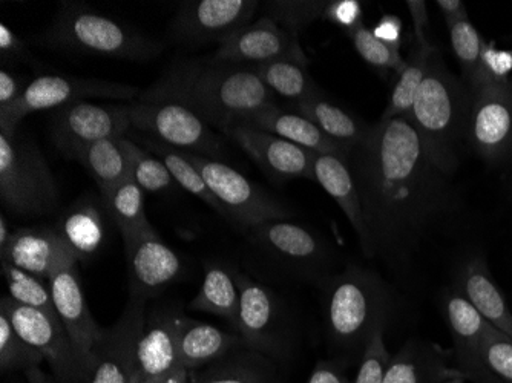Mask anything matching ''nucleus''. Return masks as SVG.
<instances>
[{
	"instance_id": "58836bf2",
	"label": "nucleus",
	"mask_w": 512,
	"mask_h": 383,
	"mask_svg": "<svg viewBox=\"0 0 512 383\" xmlns=\"http://www.w3.org/2000/svg\"><path fill=\"white\" fill-rule=\"evenodd\" d=\"M126 146L129 154V175L145 192L161 194L177 186L168 167L160 158L155 157L148 149L140 148L131 138L126 140Z\"/></svg>"
},
{
	"instance_id": "13d9d810",
	"label": "nucleus",
	"mask_w": 512,
	"mask_h": 383,
	"mask_svg": "<svg viewBox=\"0 0 512 383\" xmlns=\"http://www.w3.org/2000/svg\"><path fill=\"white\" fill-rule=\"evenodd\" d=\"M25 373H27L28 383H50V379L45 376V373L39 367L30 368Z\"/></svg>"
},
{
	"instance_id": "603ef678",
	"label": "nucleus",
	"mask_w": 512,
	"mask_h": 383,
	"mask_svg": "<svg viewBox=\"0 0 512 383\" xmlns=\"http://www.w3.org/2000/svg\"><path fill=\"white\" fill-rule=\"evenodd\" d=\"M373 34L381 42L393 46L396 50H401L402 45V20L394 14H385L379 20L378 25L373 28Z\"/></svg>"
},
{
	"instance_id": "7ed1b4c3",
	"label": "nucleus",
	"mask_w": 512,
	"mask_h": 383,
	"mask_svg": "<svg viewBox=\"0 0 512 383\" xmlns=\"http://www.w3.org/2000/svg\"><path fill=\"white\" fill-rule=\"evenodd\" d=\"M471 91L434 51L410 120L434 166L451 177L460 164L463 143L470 141Z\"/></svg>"
},
{
	"instance_id": "e433bc0d",
	"label": "nucleus",
	"mask_w": 512,
	"mask_h": 383,
	"mask_svg": "<svg viewBox=\"0 0 512 383\" xmlns=\"http://www.w3.org/2000/svg\"><path fill=\"white\" fill-rule=\"evenodd\" d=\"M0 269L7 281L10 298L17 304L25 307L36 308L46 315L56 316V305H54L53 292H51L50 279H43L40 276L31 275L25 270L17 269L8 262H0Z\"/></svg>"
},
{
	"instance_id": "c03bdc74",
	"label": "nucleus",
	"mask_w": 512,
	"mask_h": 383,
	"mask_svg": "<svg viewBox=\"0 0 512 383\" xmlns=\"http://www.w3.org/2000/svg\"><path fill=\"white\" fill-rule=\"evenodd\" d=\"M390 362L391 356L384 342V330H381L371 338L362 353L361 367L355 383H384Z\"/></svg>"
},
{
	"instance_id": "6e6d98bb",
	"label": "nucleus",
	"mask_w": 512,
	"mask_h": 383,
	"mask_svg": "<svg viewBox=\"0 0 512 383\" xmlns=\"http://www.w3.org/2000/svg\"><path fill=\"white\" fill-rule=\"evenodd\" d=\"M189 373H191V371L186 370V368L181 367V365H177L160 383H191Z\"/></svg>"
},
{
	"instance_id": "5701e85b",
	"label": "nucleus",
	"mask_w": 512,
	"mask_h": 383,
	"mask_svg": "<svg viewBox=\"0 0 512 383\" xmlns=\"http://www.w3.org/2000/svg\"><path fill=\"white\" fill-rule=\"evenodd\" d=\"M249 238L258 249L284 262L287 267L313 269L327 256L321 239L299 224L286 220L269 221L249 230Z\"/></svg>"
},
{
	"instance_id": "f257e3e1",
	"label": "nucleus",
	"mask_w": 512,
	"mask_h": 383,
	"mask_svg": "<svg viewBox=\"0 0 512 383\" xmlns=\"http://www.w3.org/2000/svg\"><path fill=\"white\" fill-rule=\"evenodd\" d=\"M347 163L364 210L373 258L402 262L450 204L447 175L434 166L410 117L368 126Z\"/></svg>"
},
{
	"instance_id": "5fc2aeb1",
	"label": "nucleus",
	"mask_w": 512,
	"mask_h": 383,
	"mask_svg": "<svg viewBox=\"0 0 512 383\" xmlns=\"http://www.w3.org/2000/svg\"><path fill=\"white\" fill-rule=\"evenodd\" d=\"M442 16L445 17V22L460 19V17L467 16V5L460 2V0H439L436 2Z\"/></svg>"
},
{
	"instance_id": "6ab92c4d",
	"label": "nucleus",
	"mask_w": 512,
	"mask_h": 383,
	"mask_svg": "<svg viewBox=\"0 0 512 383\" xmlns=\"http://www.w3.org/2000/svg\"><path fill=\"white\" fill-rule=\"evenodd\" d=\"M235 141L264 174L275 181L313 180V152L292 141L250 126H234L224 132Z\"/></svg>"
},
{
	"instance_id": "ea45409f",
	"label": "nucleus",
	"mask_w": 512,
	"mask_h": 383,
	"mask_svg": "<svg viewBox=\"0 0 512 383\" xmlns=\"http://www.w3.org/2000/svg\"><path fill=\"white\" fill-rule=\"evenodd\" d=\"M45 357L17 333L5 311L0 310V368L4 373L39 367Z\"/></svg>"
},
{
	"instance_id": "37998d69",
	"label": "nucleus",
	"mask_w": 512,
	"mask_h": 383,
	"mask_svg": "<svg viewBox=\"0 0 512 383\" xmlns=\"http://www.w3.org/2000/svg\"><path fill=\"white\" fill-rule=\"evenodd\" d=\"M482 351L488 368L503 383H512V339L490 325L483 334Z\"/></svg>"
},
{
	"instance_id": "aec40b11",
	"label": "nucleus",
	"mask_w": 512,
	"mask_h": 383,
	"mask_svg": "<svg viewBox=\"0 0 512 383\" xmlns=\"http://www.w3.org/2000/svg\"><path fill=\"white\" fill-rule=\"evenodd\" d=\"M445 315L453 338L454 367L473 383H503L486 365L482 339L490 322L486 321L468 299L451 293L445 301Z\"/></svg>"
},
{
	"instance_id": "a878e982",
	"label": "nucleus",
	"mask_w": 512,
	"mask_h": 383,
	"mask_svg": "<svg viewBox=\"0 0 512 383\" xmlns=\"http://www.w3.org/2000/svg\"><path fill=\"white\" fill-rule=\"evenodd\" d=\"M450 353L436 345L410 342L391 357L384 383H463L465 377L448 365Z\"/></svg>"
},
{
	"instance_id": "b1692460",
	"label": "nucleus",
	"mask_w": 512,
	"mask_h": 383,
	"mask_svg": "<svg viewBox=\"0 0 512 383\" xmlns=\"http://www.w3.org/2000/svg\"><path fill=\"white\" fill-rule=\"evenodd\" d=\"M312 172L313 180L336 201L352 224L364 255L373 258L364 210L347 160L338 155L313 154Z\"/></svg>"
},
{
	"instance_id": "a19ab883",
	"label": "nucleus",
	"mask_w": 512,
	"mask_h": 383,
	"mask_svg": "<svg viewBox=\"0 0 512 383\" xmlns=\"http://www.w3.org/2000/svg\"><path fill=\"white\" fill-rule=\"evenodd\" d=\"M327 5V0H276L266 2L264 8L267 17L298 37L299 31L306 30L313 22L324 17Z\"/></svg>"
},
{
	"instance_id": "c85d7f7f",
	"label": "nucleus",
	"mask_w": 512,
	"mask_h": 383,
	"mask_svg": "<svg viewBox=\"0 0 512 383\" xmlns=\"http://www.w3.org/2000/svg\"><path fill=\"white\" fill-rule=\"evenodd\" d=\"M462 296L497 330L512 339V313L485 264L473 261L460 276Z\"/></svg>"
},
{
	"instance_id": "4c0bfd02",
	"label": "nucleus",
	"mask_w": 512,
	"mask_h": 383,
	"mask_svg": "<svg viewBox=\"0 0 512 383\" xmlns=\"http://www.w3.org/2000/svg\"><path fill=\"white\" fill-rule=\"evenodd\" d=\"M450 31L451 46L462 68L463 80L470 91L479 86L482 80V54L483 39L476 30L470 17L463 16L460 19L447 22Z\"/></svg>"
},
{
	"instance_id": "2f4dec72",
	"label": "nucleus",
	"mask_w": 512,
	"mask_h": 383,
	"mask_svg": "<svg viewBox=\"0 0 512 383\" xmlns=\"http://www.w3.org/2000/svg\"><path fill=\"white\" fill-rule=\"evenodd\" d=\"M126 137L106 138L92 143L76 155L86 172L96 181L100 195L106 194L129 177V154Z\"/></svg>"
},
{
	"instance_id": "49530a36",
	"label": "nucleus",
	"mask_w": 512,
	"mask_h": 383,
	"mask_svg": "<svg viewBox=\"0 0 512 383\" xmlns=\"http://www.w3.org/2000/svg\"><path fill=\"white\" fill-rule=\"evenodd\" d=\"M260 371L246 362H234L224 365L218 370L209 371V374L198 377L192 383H266L260 376Z\"/></svg>"
},
{
	"instance_id": "4be33fe9",
	"label": "nucleus",
	"mask_w": 512,
	"mask_h": 383,
	"mask_svg": "<svg viewBox=\"0 0 512 383\" xmlns=\"http://www.w3.org/2000/svg\"><path fill=\"white\" fill-rule=\"evenodd\" d=\"M73 261H77L76 256L50 226L14 230L8 246L0 250V262L43 279H50L57 269Z\"/></svg>"
},
{
	"instance_id": "a18cd8bd",
	"label": "nucleus",
	"mask_w": 512,
	"mask_h": 383,
	"mask_svg": "<svg viewBox=\"0 0 512 383\" xmlns=\"http://www.w3.org/2000/svg\"><path fill=\"white\" fill-rule=\"evenodd\" d=\"M480 62H482V80H480L479 86L485 82H509V76L512 73L511 50H499L496 42L483 40Z\"/></svg>"
},
{
	"instance_id": "72a5a7b5",
	"label": "nucleus",
	"mask_w": 512,
	"mask_h": 383,
	"mask_svg": "<svg viewBox=\"0 0 512 383\" xmlns=\"http://www.w3.org/2000/svg\"><path fill=\"white\" fill-rule=\"evenodd\" d=\"M145 194V190L129 175L106 194L100 195L106 215L119 227L123 239L143 230L154 229L146 217Z\"/></svg>"
},
{
	"instance_id": "393cba45",
	"label": "nucleus",
	"mask_w": 512,
	"mask_h": 383,
	"mask_svg": "<svg viewBox=\"0 0 512 383\" xmlns=\"http://www.w3.org/2000/svg\"><path fill=\"white\" fill-rule=\"evenodd\" d=\"M105 215L102 197L88 195L68 207L53 226L77 261H89L102 250L106 239Z\"/></svg>"
},
{
	"instance_id": "f704fd0d",
	"label": "nucleus",
	"mask_w": 512,
	"mask_h": 383,
	"mask_svg": "<svg viewBox=\"0 0 512 383\" xmlns=\"http://www.w3.org/2000/svg\"><path fill=\"white\" fill-rule=\"evenodd\" d=\"M143 143L148 146L149 152H152L155 157L160 158L166 164L178 186L188 190L189 194L200 198L203 203H206L207 206L220 213L221 217H223V209H221L220 203L215 200L211 189L207 187L206 181L201 177L197 167L188 158L184 157L183 152L171 148V146L165 145V143H161V141L151 137V135L143 137Z\"/></svg>"
},
{
	"instance_id": "a211bd4d",
	"label": "nucleus",
	"mask_w": 512,
	"mask_h": 383,
	"mask_svg": "<svg viewBox=\"0 0 512 383\" xmlns=\"http://www.w3.org/2000/svg\"><path fill=\"white\" fill-rule=\"evenodd\" d=\"M77 262L79 261L68 262L57 269L51 275L50 285L57 315L68 331L89 379L92 351L102 336L103 328L97 325L89 311Z\"/></svg>"
},
{
	"instance_id": "de8ad7c7",
	"label": "nucleus",
	"mask_w": 512,
	"mask_h": 383,
	"mask_svg": "<svg viewBox=\"0 0 512 383\" xmlns=\"http://www.w3.org/2000/svg\"><path fill=\"white\" fill-rule=\"evenodd\" d=\"M362 16H364V10L358 0H330L322 19L335 23L336 27L348 33L364 23Z\"/></svg>"
},
{
	"instance_id": "39448f33",
	"label": "nucleus",
	"mask_w": 512,
	"mask_h": 383,
	"mask_svg": "<svg viewBox=\"0 0 512 383\" xmlns=\"http://www.w3.org/2000/svg\"><path fill=\"white\" fill-rule=\"evenodd\" d=\"M388 295L378 276L350 266L327 285L325 322L330 339L345 350H365L384 330Z\"/></svg>"
},
{
	"instance_id": "4468645a",
	"label": "nucleus",
	"mask_w": 512,
	"mask_h": 383,
	"mask_svg": "<svg viewBox=\"0 0 512 383\" xmlns=\"http://www.w3.org/2000/svg\"><path fill=\"white\" fill-rule=\"evenodd\" d=\"M240 292L238 334L244 348L255 353L279 356L286 347L287 322L283 305L272 290L250 276L234 272Z\"/></svg>"
},
{
	"instance_id": "79ce46f5",
	"label": "nucleus",
	"mask_w": 512,
	"mask_h": 383,
	"mask_svg": "<svg viewBox=\"0 0 512 383\" xmlns=\"http://www.w3.org/2000/svg\"><path fill=\"white\" fill-rule=\"evenodd\" d=\"M347 36L352 40L356 53L367 65L376 69L394 71L398 74H401L407 66V60L401 56V50H396L393 46L381 42L365 23L348 31Z\"/></svg>"
},
{
	"instance_id": "4d7b16f0",
	"label": "nucleus",
	"mask_w": 512,
	"mask_h": 383,
	"mask_svg": "<svg viewBox=\"0 0 512 383\" xmlns=\"http://www.w3.org/2000/svg\"><path fill=\"white\" fill-rule=\"evenodd\" d=\"M11 236H13V232L8 226L7 217L2 213V217H0V250H4L8 246Z\"/></svg>"
},
{
	"instance_id": "423d86ee",
	"label": "nucleus",
	"mask_w": 512,
	"mask_h": 383,
	"mask_svg": "<svg viewBox=\"0 0 512 383\" xmlns=\"http://www.w3.org/2000/svg\"><path fill=\"white\" fill-rule=\"evenodd\" d=\"M0 200L17 217H40L59 204V186L30 138L0 134Z\"/></svg>"
},
{
	"instance_id": "473e14b6",
	"label": "nucleus",
	"mask_w": 512,
	"mask_h": 383,
	"mask_svg": "<svg viewBox=\"0 0 512 383\" xmlns=\"http://www.w3.org/2000/svg\"><path fill=\"white\" fill-rule=\"evenodd\" d=\"M263 80L264 85L289 103V109H295L299 103L310 99L319 91L318 85L309 73V63L295 60H276L253 68Z\"/></svg>"
},
{
	"instance_id": "0eeeda50",
	"label": "nucleus",
	"mask_w": 512,
	"mask_h": 383,
	"mask_svg": "<svg viewBox=\"0 0 512 383\" xmlns=\"http://www.w3.org/2000/svg\"><path fill=\"white\" fill-rule=\"evenodd\" d=\"M183 155L197 167L215 200L220 203L226 220L250 230L269 221L292 217L293 213L281 201L224 161L191 152H183Z\"/></svg>"
},
{
	"instance_id": "9d476101",
	"label": "nucleus",
	"mask_w": 512,
	"mask_h": 383,
	"mask_svg": "<svg viewBox=\"0 0 512 383\" xmlns=\"http://www.w3.org/2000/svg\"><path fill=\"white\" fill-rule=\"evenodd\" d=\"M260 2L255 0H192L181 4L169 33L181 45H223L250 25Z\"/></svg>"
},
{
	"instance_id": "09e8293b",
	"label": "nucleus",
	"mask_w": 512,
	"mask_h": 383,
	"mask_svg": "<svg viewBox=\"0 0 512 383\" xmlns=\"http://www.w3.org/2000/svg\"><path fill=\"white\" fill-rule=\"evenodd\" d=\"M0 60L4 68L13 63L33 62L27 43L23 42L5 23L0 25Z\"/></svg>"
},
{
	"instance_id": "f03ea898",
	"label": "nucleus",
	"mask_w": 512,
	"mask_h": 383,
	"mask_svg": "<svg viewBox=\"0 0 512 383\" xmlns=\"http://www.w3.org/2000/svg\"><path fill=\"white\" fill-rule=\"evenodd\" d=\"M138 100L184 106L223 134L279 105L255 69L207 59L172 63Z\"/></svg>"
},
{
	"instance_id": "3c124183",
	"label": "nucleus",
	"mask_w": 512,
	"mask_h": 383,
	"mask_svg": "<svg viewBox=\"0 0 512 383\" xmlns=\"http://www.w3.org/2000/svg\"><path fill=\"white\" fill-rule=\"evenodd\" d=\"M28 85H25L23 79L10 71L2 68L0 71V111L10 108L14 103L22 99V95L27 91Z\"/></svg>"
},
{
	"instance_id": "c756f323",
	"label": "nucleus",
	"mask_w": 512,
	"mask_h": 383,
	"mask_svg": "<svg viewBox=\"0 0 512 383\" xmlns=\"http://www.w3.org/2000/svg\"><path fill=\"white\" fill-rule=\"evenodd\" d=\"M293 111L304 115L313 125L321 129L322 134L327 135L347 152L358 145L368 129V126L361 125L352 114H348L329 99H325L321 89L310 99L299 103Z\"/></svg>"
},
{
	"instance_id": "dca6fc26",
	"label": "nucleus",
	"mask_w": 512,
	"mask_h": 383,
	"mask_svg": "<svg viewBox=\"0 0 512 383\" xmlns=\"http://www.w3.org/2000/svg\"><path fill=\"white\" fill-rule=\"evenodd\" d=\"M145 301L131 298L123 315L92 351L89 383H135V348L145 325Z\"/></svg>"
},
{
	"instance_id": "20e7f679",
	"label": "nucleus",
	"mask_w": 512,
	"mask_h": 383,
	"mask_svg": "<svg viewBox=\"0 0 512 383\" xmlns=\"http://www.w3.org/2000/svg\"><path fill=\"white\" fill-rule=\"evenodd\" d=\"M40 42L54 50L131 62H149L165 50L160 40L76 2L62 4Z\"/></svg>"
},
{
	"instance_id": "f8f14e48",
	"label": "nucleus",
	"mask_w": 512,
	"mask_h": 383,
	"mask_svg": "<svg viewBox=\"0 0 512 383\" xmlns=\"http://www.w3.org/2000/svg\"><path fill=\"white\" fill-rule=\"evenodd\" d=\"M131 122L128 105H99L88 100L54 109L51 137L66 157L76 158L82 149L106 138L125 137Z\"/></svg>"
},
{
	"instance_id": "412c9836",
	"label": "nucleus",
	"mask_w": 512,
	"mask_h": 383,
	"mask_svg": "<svg viewBox=\"0 0 512 383\" xmlns=\"http://www.w3.org/2000/svg\"><path fill=\"white\" fill-rule=\"evenodd\" d=\"M181 316L180 311L166 308L146 318L135 348V383H160L177 367Z\"/></svg>"
},
{
	"instance_id": "c9c22d12",
	"label": "nucleus",
	"mask_w": 512,
	"mask_h": 383,
	"mask_svg": "<svg viewBox=\"0 0 512 383\" xmlns=\"http://www.w3.org/2000/svg\"><path fill=\"white\" fill-rule=\"evenodd\" d=\"M436 48L430 50H416L407 60V66L404 71L399 74L398 82L391 91L390 100H388L387 108L382 114L381 120H391V118L410 117L413 111L414 99L417 92L424 83L427 76L428 68H430V59Z\"/></svg>"
},
{
	"instance_id": "7c9ffc66",
	"label": "nucleus",
	"mask_w": 512,
	"mask_h": 383,
	"mask_svg": "<svg viewBox=\"0 0 512 383\" xmlns=\"http://www.w3.org/2000/svg\"><path fill=\"white\" fill-rule=\"evenodd\" d=\"M191 308L224 319L238 334L240 292L234 273L224 269L220 264H209L204 270L203 284L191 302Z\"/></svg>"
},
{
	"instance_id": "bb28decb",
	"label": "nucleus",
	"mask_w": 512,
	"mask_h": 383,
	"mask_svg": "<svg viewBox=\"0 0 512 383\" xmlns=\"http://www.w3.org/2000/svg\"><path fill=\"white\" fill-rule=\"evenodd\" d=\"M241 125L292 141L313 154L338 155L347 160L348 152L342 146L322 134L321 129L313 125L304 115L298 114L293 109L283 108L281 105L261 111L260 114L253 115Z\"/></svg>"
},
{
	"instance_id": "1a4fd4ad",
	"label": "nucleus",
	"mask_w": 512,
	"mask_h": 383,
	"mask_svg": "<svg viewBox=\"0 0 512 383\" xmlns=\"http://www.w3.org/2000/svg\"><path fill=\"white\" fill-rule=\"evenodd\" d=\"M140 89L123 83L83 79L69 76H40L28 83L27 91L19 102L0 111V134L16 135L20 122L33 112L59 109L69 103L88 99L132 102L140 97Z\"/></svg>"
},
{
	"instance_id": "f3484780",
	"label": "nucleus",
	"mask_w": 512,
	"mask_h": 383,
	"mask_svg": "<svg viewBox=\"0 0 512 383\" xmlns=\"http://www.w3.org/2000/svg\"><path fill=\"white\" fill-rule=\"evenodd\" d=\"M125 241L131 298L146 301L157 296L180 276V256L154 229L135 233Z\"/></svg>"
},
{
	"instance_id": "cd10ccee",
	"label": "nucleus",
	"mask_w": 512,
	"mask_h": 383,
	"mask_svg": "<svg viewBox=\"0 0 512 383\" xmlns=\"http://www.w3.org/2000/svg\"><path fill=\"white\" fill-rule=\"evenodd\" d=\"M238 347H244L240 334L227 333L215 325L181 316L177 338L178 365L186 370L218 361Z\"/></svg>"
},
{
	"instance_id": "2eb2a0df",
	"label": "nucleus",
	"mask_w": 512,
	"mask_h": 383,
	"mask_svg": "<svg viewBox=\"0 0 512 383\" xmlns=\"http://www.w3.org/2000/svg\"><path fill=\"white\" fill-rule=\"evenodd\" d=\"M206 59L247 68H256L276 60L309 63L298 37L279 27L275 20L267 16L238 31Z\"/></svg>"
},
{
	"instance_id": "ddd939ff",
	"label": "nucleus",
	"mask_w": 512,
	"mask_h": 383,
	"mask_svg": "<svg viewBox=\"0 0 512 383\" xmlns=\"http://www.w3.org/2000/svg\"><path fill=\"white\" fill-rule=\"evenodd\" d=\"M470 145L488 163L512 158V82H485L471 91Z\"/></svg>"
},
{
	"instance_id": "9b49d317",
	"label": "nucleus",
	"mask_w": 512,
	"mask_h": 383,
	"mask_svg": "<svg viewBox=\"0 0 512 383\" xmlns=\"http://www.w3.org/2000/svg\"><path fill=\"white\" fill-rule=\"evenodd\" d=\"M0 310L7 313L17 333L43 354L63 383L88 380L79 354L60 318L17 304L10 296L2 298Z\"/></svg>"
},
{
	"instance_id": "6e6552de",
	"label": "nucleus",
	"mask_w": 512,
	"mask_h": 383,
	"mask_svg": "<svg viewBox=\"0 0 512 383\" xmlns=\"http://www.w3.org/2000/svg\"><path fill=\"white\" fill-rule=\"evenodd\" d=\"M128 105L131 128L157 138L161 143L212 160L224 161L227 149L212 126L191 109L175 103L135 102Z\"/></svg>"
},
{
	"instance_id": "864d4df0",
	"label": "nucleus",
	"mask_w": 512,
	"mask_h": 383,
	"mask_svg": "<svg viewBox=\"0 0 512 383\" xmlns=\"http://www.w3.org/2000/svg\"><path fill=\"white\" fill-rule=\"evenodd\" d=\"M307 383H350L347 377L327 362H321L318 367L313 370L312 376Z\"/></svg>"
},
{
	"instance_id": "8fccbe9b",
	"label": "nucleus",
	"mask_w": 512,
	"mask_h": 383,
	"mask_svg": "<svg viewBox=\"0 0 512 383\" xmlns=\"http://www.w3.org/2000/svg\"><path fill=\"white\" fill-rule=\"evenodd\" d=\"M408 11H410L411 19L414 25V42L419 50H430L433 48L428 42V27H430V19H428L427 2L424 0H408L405 2Z\"/></svg>"
}]
</instances>
